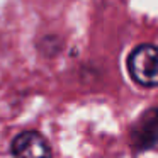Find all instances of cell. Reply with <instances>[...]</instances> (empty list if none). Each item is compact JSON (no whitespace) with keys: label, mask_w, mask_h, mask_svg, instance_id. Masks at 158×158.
<instances>
[{"label":"cell","mask_w":158,"mask_h":158,"mask_svg":"<svg viewBox=\"0 0 158 158\" xmlns=\"http://www.w3.org/2000/svg\"><path fill=\"white\" fill-rule=\"evenodd\" d=\"M15 158H53L48 141L36 131H24L17 134L10 144Z\"/></svg>","instance_id":"2"},{"label":"cell","mask_w":158,"mask_h":158,"mask_svg":"<svg viewBox=\"0 0 158 158\" xmlns=\"http://www.w3.org/2000/svg\"><path fill=\"white\" fill-rule=\"evenodd\" d=\"M158 141V110H146L133 127V143L138 150L151 148Z\"/></svg>","instance_id":"3"},{"label":"cell","mask_w":158,"mask_h":158,"mask_svg":"<svg viewBox=\"0 0 158 158\" xmlns=\"http://www.w3.org/2000/svg\"><path fill=\"white\" fill-rule=\"evenodd\" d=\"M127 72L141 87H158V46L139 44L127 56Z\"/></svg>","instance_id":"1"}]
</instances>
